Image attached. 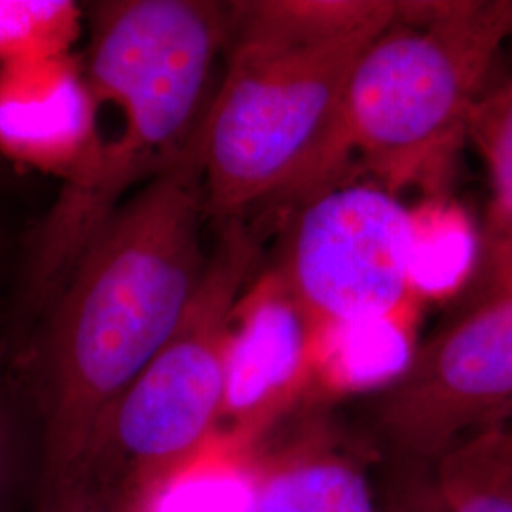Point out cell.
<instances>
[{
  "instance_id": "cell-7",
  "label": "cell",
  "mask_w": 512,
  "mask_h": 512,
  "mask_svg": "<svg viewBox=\"0 0 512 512\" xmlns=\"http://www.w3.org/2000/svg\"><path fill=\"white\" fill-rule=\"evenodd\" d=\"M512 414V294L471 304L418 346L380 393L376 420L406 458L439 461Z\"/></svg>"
},
{
  "instance_id": "cell-1",
  "label": "cell",
  "mask_w": 512,
  "mask_h": 512,
  "mask_svg": "<svg viewBox=\"0 0 512 512\" xmlns=\"http://www.w3.org/2000/svg\"><path fill=\"white\" fill-rule=\"evenodd\" d=\"M205 215L203 118L179 160L103 226L55 298L46 355L50 497L73 486L99 423L179 327L207 268Z\"/></svg>"
},
{
  "instance_id": "cell-11",
  "label": "cell",
  "mask_w": 512,
  "mask_h": 512,
  "mask_svg": "<svg viewBox=\"0 0 512 512\" xmlns=\"http://www.w3.org/2000/svg\"><path fill=\"white\" fill-rule=\"evenodd\" d=\"M420 315L311 323V391L321 397L382 393L418 349Z\"/></svg>"
},
{
  "instance_id": "cell-8",
  "label": "cell",
  "mask_w": 512,
  "mask_h": 512,
  "mask_svg": "<svg viewBox=\"0 0 512 512\" xmlns=\"http://www.w3.org/2000/svg\"><path fill=\"white\" fill-rule=\"evenodd\" d=\"M220 429L253 448L311 385V323L277 270L247 283L226 336Z\"/></svg>"
},
{
  "instance_id": "cell-9",
  "label": "cell",
  "mask_w": 512,
  "mask_h": 512,
  "mask_svg": "<svg viewBox=\"0 0 512 512\" xmlns=\"http://www.w3.org/2000/svg\"><path fill=\"white\" fill-rule=\"evenodd\" d=\"M95 101L82 59L73 54L0 67V154L69 181L93 141Z\"/></svg>"
},
{
  "instance_id": "cell-13",
  "label": "cell",
  "mask_w": 512,
  "mask_h": 512,
  "mask_svg": "<svg viewBox=\"0 0 512 512\" xmlns=\"http://www.w3.org/2000/svg\"><path fill=\"white\" fill-rule=\"evenodd\" d=\"M251 448L217 431L139 512H253Z\"/></svg>"
},
{
  "instance_id": "cell-6",
  "label": "cell",
  "mask_w": 512,
  "mask_h": 512,
  "mask_svg": "<svg viewBox=\"0 0 512 512\" xmlns=\"http://www.w3.org/2000/svg\"><path fill=\"white\" fill-rule=\"evenodd\" d=\"M310 323L421 315L416 213L380 184L336 183L311 194L279 268Z\"/></svg>"
},
{
  "instance_id": "cell-19",
  "label": "cell",
  "mask_w": 512,
  "mask_h": 512,
  "mask_svg": "<svg viewBox=\"0 0 512 512\" xmlns=\"http://www.w3.org/2000/svg\"><path fill=\"white\" fill-rule=\"evenodd\" d=\"M484 287L475 302L512 294V228L484 253Z\"/></svg>"
},
{
  "instance_id": "cell-2",
  "label": "cell",
  "mask_w": 512,
  "mask_h": 512,
  "mask_svg": "<svg viewBox=\"0 0 512 512\" xmlns=\"http://www.w3.org/2000/svg\"><path fill=\"white\" fill-rule=\"evenodd\" d=\"M228 4L109 0L90 12L82 59L95 101L90 154L61 183L33 239L27 296L55 302L114 213L175 164L205 118Z\"/></svg>"
},
{
  "instance_id": "cell-5",
  "label": "cell",
  "mask_w": 512,
  "mask_h": 512,
  "mask_svg": "<svg viewBox=\"0 0 512 512\" xmlns=\"http://www.w3.org/2000/svg\"><path fill=\"white\" fill-rule=\"evenodd\" d=\"M256 256L247 226L224 222L179 327L99 423L73 484L101 486L139 512L215 437L224 406L228 321Z\"/></svg>"
},
{
  "instance_id": "cell-21",
  "label": "cell",
  "mask_w": 512,
  "mask_h": 512,
  "mask_svg": "<svg viewBox=\"0 0 512 512\" xmlns=\"http://www.w3.org/2000/svg\"><path fill=\"white\" fill-rule=\"evenodd\" d=\"M509 38H512V21H511V31H509Z\"/></svg>"
},
{
  "instance_id": "cell-20",
  "label": "cell",
  "mask_w": 512,
  "mask_h": 512,
  "mask_svg": "<svg viewBox=\"0 0 512 512\" xmlns=\"http://www.w3.org/2000/svg\"><path fill=\"white\" fill-rule=\"evenodd\" d=\"M4 427H2V420H0V486H2V475H4Z\"/></svg>"
},
{
  "instance_id": "cell-12",
  "label": "cell",
  "mask_w": 512,
  "mask_h": 512,
  "mask_svg": "<svg viewBox=\"0 0 512 512\" xmlns=\"http://www.w3.org/2000/svg\"><path fill=\"white\" fill-rule=\"evenodd\" d=\"M389 0H251L228 4V35L315 44L372 29L397 16Z\"/></svg>"
},
{
  "instance_id": "cell-17",
  "label": "cell",
  "mask_w": 512,
  "mask_h": 512,
  "mask_svg": "<svg viewBox=\"0 0 512 512\" xmlns=\"http://www.w3.org/2000/svg\"><path fill=\"white\" fill-rule=\"evenodd\" d=\"M82 10L73 0H0V67L73 54Z\"/></svg>"
},
{
  "instance_id": "cell-16",
  "label": "cell",
  "mask_w": 512,
  "mask_h": 512,
  "mask_svg": "<svg viewBox=\"0 0 512 512\" xmlns=\"http://www.w3.org/2000/svg\"><path fill=\"white\" fill-rule=\"evenodd\" d=\"M467 137L482 156L490 179L484 226V249H488L512 228V78L478 97Z\"/></svg>"
},
{
  "instance_id": "cell-3",
  "label": "cell",
  "mask_w": 512,
  "mask_h": 512,
  "mask_svg": "<svg viewBox=\"0 0 512 512\" xmlns=\"http://www.w3.org/2000/svg\"><path fill=\"white\" fill-rule=\"evenodd\" d=\"M511 21L509 0L399 2L351 69L315 192L357 156L395 196H440Z\"/></svg>"
},
{
  "instance_id": "cell-18",
  "label": "cell",
  "mask_w": 512,
  "mask_h": 512,
  "mask_svg": "<svg viewBox=\"0 0 512 512\" xmlns=\"http://www.w3.org/2000/svg\"><path fill=\"white\" fill-rule=\"evenodd\" d=\"M50 512H131L109 490L90 482H76L65 492L50 497Z\"/></svg>"
},
{
  "instance_id": "cell-4",
  "label": "cell",
  "mask_w": 512,
  "mask_h": 512,
  "mask_svg": "<svg viewBox=\"0 0 512 512\" xmlns=\"http://www.w3.org/2000/svg\"><path fill=\"white\" fill-rule=\"evenodd\" d=\"M384 29L315 44L226 37L228 67L205 114L207 215L224 224L270 196L315 192L351 69Z\"/></svg>"
},
{
  "instance_id": "cell-15",
  "label": "cell",
  "mask_w": 512,
  "mask_h": 512,
  "mask_svg": "<svg viewBox=\"0 0 512 512\" xmlns=\"http://www.w3.org/2000/svg\"><path fill=\"white\" fill-rule=\"evenodd\" d=\"M416 289L423 304L456 293L475 268L478 238L467 213L442 196L414 207Z\"/></svg>"
},
{
  "instance_id": "cell-10",
  "label": "cell",
  "mask_w": 512,
  "mask_h": 512,
  "mask_svg": "<svg viewBox=\"0 0 512 512\" xmlns=\"http://www.w3.org/2000/svg\"><path fill=\"white\" fill-rule=\"evenodd\" d=\"M253 512H376L363 465L323 435L253 458Z\"/></svg>"
},
{
  "instance_id": "cell-14",
  "label": "cell",
  "mask_w": 512,
  "mask_h": 512,
  "mask_svg": "<svg viewBox=\"0 0 512 512\" xmlns=\"http://www.w3.org/2000/svg\"><path fill=\"white\" fill-rule=\"evenodd\" d=\"M440 512H512V429L490 427L437 461Z\"/></svg>"
}]
</instances>
